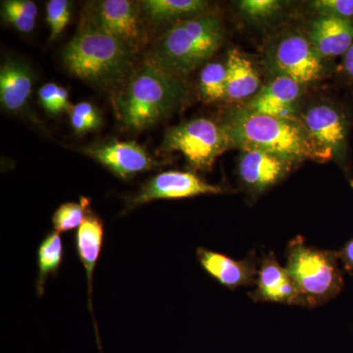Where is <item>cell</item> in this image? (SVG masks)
<instances>
[{
    "instance_id": "1",
    "label": "cell",
    "mask_w": 353,
    "mask_h": 353,
    "mask_svg": "<svg viewBox=\"0 0 353 353\" xmlns=\"http://www.w3.org/2000/svg\"><path fill=\"white\" fill-rule=\"evenodd\" d=\"M232 148L257 150L301 162H328L333 154L316 145L299 119L288 120L252 112L245 106L228 114L224 124Z\"/></svg>"
},
{
    "instance_id": "2",
    "label": "cell",
    "mask_w": 353,
    "mask_h": 353,
    "mask_svg": "<svg viewBox=\"0 0 353 353\" xmlns=\"http://www.w3.org/2000/svg\"><path fill=\"white\" fill-rule=\"evenodd\" d=\"M132 50L85 17L73 39L65 46L63 60L70 73L94 87L117 90L129 80Z\"/></svg>"
},
{
    "instance_id": "3",
    "label": "cell",
    "mask_w": 353,
    "mask_h": 353,
    "mask_svg": "<svg viewBox=\"0 0 353 353\" xmlns=\"http://www.w3.org/2000/svg\"><path fill=\"white\" fill-rule=\"evenodd\" d=\"M189 88L183 79L145 63L114 97L123 126L143 131L154 126L185 103Z\"/></svg>"
},
{
    "instance_id": "4",
    "label": "cell",
    "mask_w": 353,
    "mask_h": 353,
    "mask_svg": "<svg viewBox=\"0 0 353 353\" xmlns=\"http://www.w3.org/2000/svg\"><path fill=\"white\" fill-rule=\"evenodd\" d=\"M224 41L221 19L214 14H202L172 26L152 44L145 63L180 77L208 64Z\"/></svg>"
},
{
    "instance_id": "5",
    "label": "cell",
    "mask_w": 353,
    "mask_h": 353,
    "mask_svg": "<svg viewBox=\"0 0 353 353\" xmlns=\"http://www.w3.org/2000/svg\"><path fill=\"white\" fill-rule=\"evenodd\" d=\"M338 261V252L311 248L301 236L290 241L285 269L296 282L304 305L315 307L340 294L343 276Z\"/></svg>"
},
{
    "instance_id": "6",
    "label": "cell",
    "mask_w": 353,
    "mask_h": 353,
    "mask_svg": "<svg viewBox=\"0 0 353 353\" xmlns=\"http://www.w3.org/2000/svg\"><path fill=\"white\" fill-rule=\"evenodd\" d=\"M232 148L223 125L208 118L188 121L166 132L162 150L182 153L190 166L206 171L223 152Z\"/></svg>"
},
{
    "instance_id": "7",
    "label": "cell",
    "mask_w": 353,
    "mask_h": 353,
    "mask_svg": "<svg viewBox=\"0 0 353 353\" xmlns=\"http://www.w3.org/2000/svg\"><path fill=\"white\" fill-rule=\"evenodd\" d=\"M269 61L276 75L287 77L301 85H310L324 74L323 58L309 39L297 34L281 39L270 51Z\"/></svg>"
},
{
    "instance_id": "8",
    "label": "cell",
    "mask_w": 353,
    "mask_h": 353,
    "mask_svg": "<svg viewBox=\"0 0 353 353\" xmlns=\"http://www.w3.org/2000/svg\"><path fill=\"white\" fill-rule=\"evenodd\" d=\"M88 17L103 31L139 52L145 41L139 3L128 0H103L92 4Z\"/></svg>"
},
{
    "instance_id": "9",
    "label": "cell",
    "mask_w": 353,
    "mask_h": 353,
    "mask_svg": "<svg viewBox=\"0 0 353 353\" xmlns=\"http://www.w3.org/2000/svg\"><path fill=\"white\" fill-rule=\"evenodd\" d=\"M219 185H211L192 172L167 171L148 181L129 201L128 210L157 199H185L201 194H219Z\"/></svg>"
},
{
    "instance_id": "10",
    "label": "cell",
    "mask_w": 353,
    "mask_h": 353,
    "mask_svg": "<svg viewBox=\"0 0 353 353\" xmlns=\"http://www.w3.org/2000/svg\"><path fill=\"white\" fill-rule=\"evenodd\" d=\"M299 121L316 145L331 152L334 158L345 157L350 123L340 108L316 104L301 114Z\"/></svg>"
},
{
    "instance_id": "11",
    "label": "cell",
    "mask_w": 353,
    "mask_h": 353,
    "mask_svg": "<svg viewBox=\"0 0 353 353\" xmlns=\"http://www.w3.org/2000/svg\"><path fill=\"white\" fill-rule=\"evenodd\" d=\"M88 155L122 180L152 170L155 161L143 146L134 141H110L83 148Z\"/></svg>"
},
{
    "instance_id": "12",
    "label": "cell",
    "mask_w": 353,
    "mask_h": 353,
    "mask_svg": "<svg viewBox=\"0 0 353 353\" xmlns=\"http://www.w3.org/2000/svg\"><path fill=\"white\" fill-rule=\"evenodd\" d=\"M255 285L256 289L250 294L254 301L305 306L294 279L278 263L273 253L263 257Z\"/></svg>"
},
{
    "instance_id": "13",
    "label": "cell",
    "mask_w": 353,
    "mask_h": 353,
    "mask_svg": "<svg viewBox=\"0 0 353 353\" xmlns=\"http://www.w3.org/2000/svg\"><path fill=\"white\" fill-rule=\"evenodd\" d=\"M301 92L303 85L292 79L275 76L243 106L262 115L294 120Z\"/></svg>"
},
{
    "instance_id": "14",
    "label": "cell",
    "mask_w": 353,
    "mask_h": 353,
    "mask_svg": "<svg viewBox=\"0 0 353 353\" xmlns=\"http://www.w3.org/2000/svg\"><path fill=\"white\" fill-rule=\"evenodd\" d=\"M294 162L278 155L257 150L243 152L239 174L243 185L252 194H259L284 179Z\"/></svg>"
},
{
    "instance_id": "15",
    "label": "cell",
    "mask_w": 353,
    "mask_h": 353,
    "mask_svg": "<svg viewBox=\"0 0 353 353\" xmlns=\"http://www.w3.org/2000/svg\"><path fill=\"white\" fill-rule=\"evenodd\" d=\"M197 259L211 277L221 285L234 290L236 288L252 285L256 282V264L250 259L234 260L222 253L199 248Z\"/></svg>"
},
{
    "instance_id": "16",
    "label": "cell",
    "mask_w": 353,
    "mask_h": 353,
    "mask_svg": "<svg viewBox=\"0 0 353 353\" xmlns=\"http://www.w3.org/2000/svg\"><path fill=\"white\" fill-rule=\"evenodd\" d=\"M309 41L323 59L345 55L353 44V21L319 16L311 24Z\"/></svg>"
},
{
    "instance_id": "17",
    "label": "cell",
    "mask_w": 353,
    "mask_h": 353,
    "mask_svg": "<svg viewBox=\"0 0 353 353\" xmlns=\"http://www.w3.org/2000/svg\"><path fill=\"white\" fill-rule=\"evenodd\" d=\"M31 71L17 60L9 59L0 70V101L11 112L22 110L32 94Z\"/></svg>"
},
{
    "instance_id": "18",
    "label": "cell",
    "mask_w": 353,
    "mask_h": 353,
    "mask_svg": "<svg viewBox=\"0 0 353 353\" xmlns=\"http://www.w3.org/2000/svg\"><path fill=\"white\" fill-rule=\"evenodd\" d=\"M227 99L231 101H241L253 97L259 92V74L252 61L240 50H231L228 53Z\"/></svg>"
},
{
    "instance_id": "19",
    "label": "cell",
    "mask_w": 353,
    "mask_h": 353,
    "mask_svg": "<svg viewBox=\"0 0 353 353\" xmlns=\"http://www.w3.org/2000/svg\"><path fill=\"white\" fill-rule=\"evenodd\" d=\"M141 17L153 24L181 22L205 14L209 4L203 0H143L139 2Z\"/></svg>"
},
{
    "instance_id": "20",
    "label": "cell",
    "mask_w": 353,
    "mask_h": 353,
    "mask_svg": "<svg viewBox=\"0 0 353 353\" xmlns=\"http://www.w3.org/2000/svg\"><path fill=\"white\" fill-rule=\"evenodd\" d=\"M104 238V224L99 216L88 213L76 234V248L83 264L88 282V296L92 303V275L101 254Z\"/></svg>"
},
{
    "instance_id": "21",
    "label": "cell",
    "mask_w": 353,
    "mask_h": 353,
    "mask_svg": "<svg viewBox=\"0 0 353 353\" xmlns=\"http://www.w3.org/2000/svg\"><path fill=\"white\" fill-rule=\"evenodd\" d=\"M63 259V245L57 232L48 234L41 241L38 252L39 275L36 288L38 296H43L44 285L50 275L57 276Z\"/></svg>"
},
{
    "instance_id": "22",
    "label": "cell",
    "mask_w": 353,
    "mask_h": 353,
    "mask_svg": "<svg viewBox=\"0 0 353 353\" xmlns=\"http://www.w3.org/2000/svg\"><path fill=\"white\" fill-rule=\"evenodd\" d=\"M199 92L206 102L227 99L226 64L210 62L204 65L199 75Z\"/></svg>"
},
{
    "instance_id": "23",
    "label": "cell",
    "mask_w": 353,
    "mask_h": 353,
    "mask_svg": "<svg viewBox=\"0 0 353 353\" xmlns=\"http://www.w3.org/2000/svg\"><path fill=\"white\" fill-rule=\"evenodd\" d=\"M2 17L17 31L28 34L34 29L38 6L30 0H6L2 2Z\"/></svg>"
},
{
    "instance_id": "24",
    "label": "cell",
    "mask_w": 353,
    "mask_h": 353,
    "mask_svg": "<svg viewBox=\"0 0 353 353\" xmlns=\"http://www.w3.org/2000/svg\"><path fill=\"white\" fill-rule=\"evenodd\" d=\"M90 212V201L85 197H82L79 203L68 202L62 204L53 214L55 232L61 234L79 229Z\"/></svg>"
},
{
    "instance_id": "25",
    "label": "cell",
    "mask_w": 353,
    "mask_h": 353,
    "mask_svg": "<svg viewBox=\"0 0 353 353\" xmlns=\"http://www.w3.org/2000/svg\"><path fill=\"white\" fill-rule=\"evenodd\" d=\"M39 97L41 105L50 114H60L71 110L68 92L66 88L59 87L57 83H48L39 88Z\"/></svg>"
},
{
    "instance_id": "26",
    "label": "cell",
    "mask_w": 353,
    "mask_h": 353,
    "mask_svg": "<svg viewBox=\"0 0 353 353\" xmlns=\"http://www.w3.org/2000/svg\"><path fill=\"white\" fill-rule=\"evenodd\" d=\"M71 17V3L67 0H50L46 6V21L50 26V41L61 34Z\"/></svg>"
},
{
    "instance_id": "27",
    "label": "cell",
    "mask_w": 353,
    "mask_h": 353,
    "mask_svg": "<svg viewBox=\"0 0 353 353\" xmlns=\"http://www.w3.org/2000/svg\"><path fill=\"white\" fill-rule=\"evenodd\" d=\"M239 6L248 19L266 20L280 10L282 3L277 0H243Z\"/></svg>"
},
{
    "instance_id": "28",
    "label": "cell",
    "mask_w": 353,
    "mask_h": 353,
    "mask_svg": "<svg viewBox=\"0 0 353 353\" xmlns=\"http://www.w3.org/2000/svg\"><path fill=\"white\" fill-rule=\"evenodd\" d=\"M310 6L319 16L353 19V0H316L311 2Z\"/></svg>"
},
{
    "instance_id": "29",
    "label": "cell",
    "mask_w": 353,
    "mask_h": 353,
    "mask_svg": "<svg viewBox=\"0 0 353 353\" xmlns=\"http://www.w3.org/2000/svg\"><path fill=\"white\" fill-rule=\"evenodd\" d=\"M70 112L75 113L77 115L80 116L81 118H83L87 122L92 131L101 127L102 123L101 114L97 112L94 105L88 103V102H80V103L72 106Z\"/></svg>"
},
{
    "instance_id": "30",
    "label": "cell",
    "mask_w": 353,
    "mask_h": 353,
    "mask_svg": "<svg viewBox=\"0 0 353 353\" xmlns=\"http://www.w3.org/2000/svg\"><path fill=\"white\" fill-rule=\"evenodd\" d=\"M338 255L345 270L353 273V239L338 252Z\"/></svg>"
},
{
    "instance_id": "31",
    "label": "cell",
    "mask_w": 353,
    "mask_h": 353,
    "mask_svg": "<svg viewBox=\"0 0 353 353\" xmlns=\"http://www.w3.org/2000/svg\"><path fill=\"white\" fill-rule=\"evenodd\" d=\"M343 70L350 78L353 79V44L343 57Z\"/></svg>"
}]
</instances>
